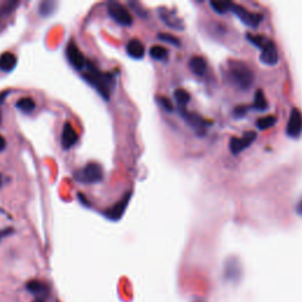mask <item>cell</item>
Returning <instances> with one entry per match:
<instances>
[{
  "instance_id": "cell-1",
  "label": "cell",
  "mask_w": 302,
  "mask_h": 302,
  "mask_svg": "<svg viewBox=\"0 0 302 302\" xmlns=\"http://www.w3.org/2000/svg\"><path fill=\"white\" fill-rule=\"evenodd\" d=\"M88 71L84 73V78L91 84L94 88L100 92V95L105 100H109L110 94H111L113 86H115V80L113 77L109 73H103L98 71L94 65L88 64Z\"/></svg>"
},
{
  "instance_id": "cell-2",
  "label": "cell",
  "mask_w": 302,
  "mask_h": 302,
  "mask_svg": "<svg viewBox=\"0 0 302 302\" xmlns=\"http://www.w3.org/2000/svg\"><path fill=\"white\" fill-rule=\"evenodd\" d=\"M228 76L233 84L241 90H249L254 83V72L243 62H229Z\"/></svg>"
},
{
  "instance_id": "cell-3",
  "label": "cell",
  "mask_w": 302,
  "mask_h": 302,
  "mask_svg": "<svg viewBox=\"0 0 302 302\" xmlns=\"http://www.w3.org/2000/svg\"><path fill=\"white\" fill-rule=\"evenodd\" d=\"M229 11L233 12L244 25L249 26V28H258L263 19L262 14L253 13V12H249L246 7H243V6L235 4V2L232 1H230Z\"/></svg>"
},
{
  "instance_id": "cell-4",
  "label": "cell",
  "mask_w": 302,
  "mask_h": 302,
  "mask_svg": "<svg viewBox=\"0 0 302 302\" xmlns=\"http://www.w3.org/2000/svg\"><path fill=\"white\" fill-rule=\"evenodd\" d=\"M103 177V169H101V167L97 163L86 164L84 168L80 170L79 172L76 173L77 181L89 184L100 183Z\"/></svg>"
},
{
  "instance_id": "cell-5",
  "label": "cell",
  "mask_w": 302,
  "mask_h": 302,
  "mask_svg": "<svg viewBox=\"0 0 302 302\" xmlns=\"http://www.w3.org/2000/svg\"><path fill=\"white\" fill-rule=\"evenodd\" d=\"M107 12L110 17L115 20L116 23L122 26H131L133 25V16L130 14L129 10L124 7L123 5L117 1H110L107 4Z\"/></svg>"
},
{
  "instance_id": "cell-6",
  "label": "cell",
  "mask_w": 302,
  "mask_h": 302,
  "mask_svg": "<svg viewBox=\"0 0 302 302\" xmlns=\"http://www.w3.org/2000/svg\"><path fill=\"white\" fill-rule=\"evenodd\" d=\"M179 113H181L182 117L184 118V121L187 122L188 124L195 130V133L200 136H203L205 134V131H207V127L210 125V122H205V119L201 117L197 113L189 112L185 110V107H182V109H178Z\"/></svg>"
},
{
  "instance_id": "cell-7",
  "label": "cell",
  "mask_w": 302,
  "mask_h": 302,
  "mask_svg": "<svg viewBox=\"0 0 302 302\" xmlns=\"http://www.w3.org/2000/svg\"><path fill=\"white\" fill-rule=\"evenodd\" d=\"M256 138H258V134L254 131H246L242 137H233L229 142L230 151H232V154L238 155L240 152L246 150L247 148H249Z\"/></svg>"
},
{
  "instance_id": "cell-8",
  "label": "cell",
  "mask_w": 302,
  "mask_h": 302,
  "mask_svg": "<svg viewBox=\"0 0 302 302\" xmlns=\"http://www.w3.org/2000/svg\"><path fill=\"white\" fill-rule=\"evenodd\" d=\"M286 134L291 138H299L302 134V112L298 107H294L291 111L288 123H287Z\"/></svg>"
},
{
  "instance_id": "cell-9",
  "label": "cell",
  "mask_w": 302,
  "mask_h": 302,
  "mask_svg": "<svg viewBox=\"0 0 302 302\" xmlns=\"http://www.w3.org/2000/svg\"><path fill=\"white\" fill-rule=\"evenodd\" d=\"M158 16H160L161 20L170 29L177 30V31H183L185 29L184 22L182 20V18L177 16L176 11H171L167 7H160Z\"/></svg>"
},
{
  "instance_id": "cell-10",
  "label": "cell",
  "mask_w": 302,
  "mask_h": 302,
  "mask_svg": "<svg viewBox=\"0 0 302 302\" xmlns=\"http://www.w3.org/2000/svg\"><path fill=\"white\" fill-rule=\"evenodd\" d=\"M131 195H133V193L130 191V193H128L127 195H125L123 199L121 200V201L116 203L113 207L107 209L105 213H104V215H105V216L111 221L121 220L122 216H123L124 213H125V210H127L128 204H129V202H130Z\"/></svg>"
},
{
  "instance_id": "cell-11",
  "label": "cell",
  "mask_w": 302,
  "mask_h": 302,
  "mask_svg": "<svg viewBox=\"0 0 302 302\" xmlns=\"http://www.w3.org/2000/svg\"><path fill=\"white\" fill-rule=\"evenodd\" d=\"M260 61H261L265 65L268 67H274L279 63V53H277L276 45L273 40H269V43L266 45L261 50L260 53Z\"/></svg>"
},
{
  "instance_id": "cell-12",
  "label": "cell",
  "mask_w": 302,
  "mask_h": 302,
  "mask_svg": "<svg viewBox=\"0 0 302 302\" xmlns=\"http://www.w3.org/2000/svg\"><path fill=\"white\" fill-rule=\"evenodd\" d=\"M67 56L70 64L72 65L74 68H77V70H82V68H84L86 67V61L84 56H83V53L80 52L76 44L73 43L68 44L67 49Z\"/></svg>"
},
{
  "instance_id": "cell-13",
  "label": "cell",
  "mask_w": 302,
  "mask_h": 302,
  "mask_svg": "<svg viewBox=\"0 0 302 302\" xmlns=\"http://www.w3.org/2000/svg\"><path fill=\"white\" fill-rule=\"evenodd\" d=\"M78 136H77L76 130L73 129V127L70 123H65L64 128H63V134H62V144L64 149H70L77 143Z\"/></svg>"
},
{
  "instance_id": "cell-14",
  "label": "cell",
  "mask_w": 302,
  "mask_h": 302,
  "mask_svg": "<svg viewBox=\"0 0 302 302\" xmlns=\"http://www.w3.org/2000/svg\"><path fill=\"white\" fill-rule=\"evenodd\" d=\"M189 68L190 71L194 74H196V76L202 77L204 76L205 72H207V62H205V59L203 58L201 56H194L191 57L190 61H189Z\"/></svg>"
},
{
  "instance_id": "cell-15",
  "label": "cell",
  "mask_w": 302,
  "mask_h": 302,
  "mask_svg": "<svg viewBox=\"0 0 302 302\" xmlns=\"http://www.w3.org/2000/svg\"><path fill=\"white\" fill-rule=\"evenodd\" d=\"M127 52L131 58L142 59L145 56V46L138 39H131L127 45Z\"/></svg>"
},
{
  "instance_id": "cell-16",
  "label": "cell",
  "mask_w": 302,
  "mask_h": 302,
  "mask_svg": "<svg viewBox=\"0 0 302 302\" xmlns=\"http://www.w3.org/2000/svg\"><path fill=\"white\" fill-rule=\"evenodd\" d=\"M26 289H28L30 293H32V294L37 295V298L41 299L49 294V287L45 285L44 282L38 280L29 281V282L26 283Z\"/></svg>"
},
{
  "instance_id": "cell-17",
  "label": "cell",
  "mask_w": 302,
  "mask_h": 302,
  "mask_svg": "<svg viewBox=\"0 0 302 302\" xmlns=\"http://www.w3.org/2000/svg\"><path fill=\"white\" fill-rule=\"evenodd\" d=\"M17 65V57L13 53L5 52L0 56V70L4 72H10Z\"/></svg>"
},
{
  "instance_id": "cell-18",
  "label": "cell",
  "mask_w": 302,
  "mask_h": 302,
  "mask_svg": "<svg viewBox=\"0 0 302 302\" xmlns=\"http://www.w3.org/2000/svg\"><path fill=\"white\" fill-rule=\"evenodd\" d=\"M149 55L155 61H166L169 56V51L166 47L161 46V45H154L149 50Z\"/></svg>"
},
{
  "instance_id": "cell-19",
  "label": "cell",
  "mask_w": 302,
  "mask_h": 302,
  "mask_svg": "<svg viewBox=\"0 0 302 302\" xmlns=\"http://www.w3.org/2000/svg\"><path fill=\"white\" fill-rule=\"evenodd\" d=\"M268 101L266 100L265 94H263L262 90H258L255 92V97H254V104H253V109L258 110V111H266L268 110Z\"/></svg>"
},
{
  "instance_id": "cell-20",
  "label": "cell",
  "mask_w": 302,
  "mask_h": 302,
  "mask_svg": "<svg viewBox=\"0 0 302 302\" xmlns=\"http://www.w3.org/2000/svg\"><path fill=\"white\" fill-rule=\"evenodd\" d=\"M276 122H277L276 116L273 115L265 116V117L259 118L258 121H256V128H258L260 131H265L269 129V128L274 127V125L276 124Z\"/></svg>"
},
{
  "instance_id": "cell-21",
  "label": "cell",
  "mask_w": 302,
  "mask_h": 302,
  "mask_svg": "<svg viewBox=\"0 0 302 302\" xmlns=\"http://www.w3.org/2000/svg\"><path fill=\"white\" fill-rule=\"evenodd\" d=\"M246 38L250 44H253L254 46L258 47L259 50H262L263 47L269 43V40H270L269 38L265 37V35L253 34H246Z\"/></svg>"
},
{
  "instance_id": "cell-22",
  "label": "cell",
  "mask_w": 302,
  "mask_h": 302,
  "mask_svg": "<svg viewBox=\"0 0 302 302\" xmlns=\"http://www.w3.org/2000/svg\"><path fill=\"white\" fill-rule=\"evenodd\" d=\"M173 97H175V101H177L178 109L187 106V104L189 103L191 100L190 95L188 94L184 89H176L175 91H173Z\"/></svg>"
},
{
  "instance_id": "cell-23",
  "label": "cell",
  "mask_w": 302,
  "mask_h": 302,
  "mask_svg": "<svg viewBox=\"0 0 302 302\" xmlns=\"http://www.w3.org/2000/svg\"><path fill=\"white\" fill-rule=\"evenodd\" d=\"M240 266L235 260H230L229 263L226 266V276L229 277V280H234L235 277L240 276Z\"/></svg>"
},
{
  "instance_id": "cell-24",
  "label": "cell",
  "mask_w": 302,
  "mask_h": 302,
  "mask_svg": "<svg viewBox=\"0 0 302 302\" xmlns=\"http://www.w3.org/2000/svg\"><path fill=\"white\" fill-rule=\"evenodd\" d=\"M17 107L19 110H22L23 112H32L35 109V103L32 98L30 97H24L22 100L17 101Z\"/></svg>"
},
{
  "instance_id": "cell-25",
  "label": "cell",
  "mask_w": 302,
  "mask_h": 302,
  "mask_svg": "<svg viewBox=\"0 0 302 302\" xmlns=\"http://www.w3.org/2000/svg\"><path fill=\"white\" fill-rule=\"evenodd\" d=\"M210 6L213 8L214 12H216L218 14H224L227 12H229L230 7V1H222V0H213L210 1Z\"/></svg>"
},
{
  "instance_id": "cell-26",
  "label": "cell",
  "mask_w": 302,
  "mask_h": 302,
  "mask_svg": "<svg viewBox=\"0 0 302 302\" xmlns=\"http://www.w3.org/2000/svg\"><path fill=\"white\" fill-rule=\"evenodd\" d=\"M157 38L160 40L164 41V43L172 45V46H175V47H181V45H182L181 40H179L177 37H175V35H172L170 34H158Z\"/></svg>"
},
{
  "instance_id": "cell-27",
  "label": "cell",
  "mask_w": 302,
  "mask_h": 302,
  "mask_svg": "<svg viewBox=\"0 0 302 302\" xmlns=\"http://www.w3.org/2000/svg\"><path fill=\"white\" fill-rule=\"evenodd\" d=\"M55 8H56V2L47 0V1L41 2L40 7H39V12L41 16L47 17V16H50V14L53 13Z\"/></svg>"
},
{
  "instance_id": "cell-28",
  "label": "cell",
  "mask_w": 302,
  "mask_h": 302,
  "mask_svg": "<svg viewBox=\"0 0 302 302\" xmlns=\"http://www.w3.org/2000/svg\"><path fill=\"white\" fill-rule=\"evenodd\" d=\"M156 101H157V103L160 104V106L162 107L163 110H166L167 112H172L173 110H175L173 104L171 103V101H170L169 98L163 97V96H157Z\"/></svg>"
},
{
  "instance_id": "cell-29",
  "label": "cell",
  "mask_w": 302,
  "mask_h": 302,
  "mask_svg": "<svg viewBox=\"0 0 302 302\" xmlns=\"http://www.w3.org/2000/svg\"><path fill=\"white\" fill-rule=\"evenodd\" d=\"M18 5H19V2H18V1L5 2V4L2 5L1 7H0V17L8 16V14L12 13V12L14 11V8H16Z\"/></svg>"
},
{
  "instance_id": "cell-30",
  "label": "cell",
  "mask_w": 302,
  "mask_h": 302,
  "mask_svg": "<svg viewBox=\"0 0 302 302\" xmlns=\"http://www.w3.org/2000/svg\"><path fill=\"white\" fill-rule=\"evenodd\" d=\"M249 109H250L249 106L237 105L234 109V111H233V115H234L235 118H242V117H244V116L247 115L248 110H249Z\"/></svg>"
},
{
  "instance_id": "cell-31",
  "label": "cell",
  "mask_w": 302,
  "mask_h": 302,
  "mask_svg": "<svg viewBox=\"0 0 302 302\" xmlns=\"http://www.w3.org/2000/svg\"><path fill=\"white\" fill-rule=\"evenodd\" d=\"M130 6L134 8V11L136 12L139 17H142V18L148 17V12H146L145 8L143 7L140 4H138V2H130Z\"/></svg>"
},
{
  "instance_id": "cell-32",
  "label": "cell",
  "mask_w": 302,
  "mask_h": 302,
  "mask_svg": "<svg viewBox=\"0 0 302 302\" xmlns=\"http://www.w3.org/2000/svg\"><path fill=\"white\" fill-rule=\"evenodd\" d=\"M5 148H6V140H5L4 137H2L1 134H0V151L4 150Z\"/></svg>"
},
{
  "instance_id": "cell-33",
  "label": "cell",
  "mask_w": 302,
  "mask_h": 302,
  "mask_svg": "<svg viewBox=\"0 0 302 302\" xmlns=\"http://www.w3.org/2000/svg\"><path fill=\"white\" fill-rule=\"evenodd\" d=\"M297 214L300 215L302 217V199L299 201V203L297 204Z\"/></svg>"
},
{
  "instance_id": "cell-34",
  "label": "cell",
  "mask_w": 302,
  "mask_h": 302,
  "mask_svg": "<svg viewBox=\"0 0 302 302\" xmlns=\"http://www.w3.org/2000/svg\"><path fill=\"white\" fill-rule=\"evenodd\" d=\"M5 97H6V95H5V94H1V95H0V104L2 103V101H4V98H5Z\"/></svg>"
},
{
  "instance_id": "cell-35",
  "label": "cell",
  "mask_w": 302,
  "mask_h": 302,
  "mask_svg": "<svg viewBox=\"0 0 302 302\" xmlns=\"http://www.w3.org/2000/svg\"><path fill=\"white\" fill-rule=\"evenodd\" d=\"M34 302H45V301H44L43 299H41V298H37V299H35V300H34Z\"/></svg>"
},
{
  "instance_id": "cell-36",
  "label": "cell",
  "mask_w": 302,
  "mask_h": 302,
  "mask_svg": "<svg viewBox=\"0 0 302 302\" xmlns=\"http://www.w3.org/2000/svg\"><path fill=\"white\" fill-rule=\"evenodd\" d=\"M1 182H2L1 181V175H0V187H1Z\"/></svg>"
},
{
  "instance_id": "cell-37",
  "label": "cell",
  "mask_w": 302,
  "mask_h": 302,
  "mask_svg": "<svg viewBox=\"0 0 302 302\" xmlns=\"http://www.w3.org/2000/svg\"><path fill=\"white\" fill-rule=\"evenodd\" d=\"M0 122H1V115H0Z\"/></svg>"
},
{
  "instance_id": "cell-38",
  "label": "cell",
  "mask_w": 302,
  "mask_h": 302,
  "mask_svg": "<svg viewBox=\"0 0 302 302\" xmlns=\"http://www.w3.org/2000/svg\"><path fill=\"white\" fill-rule=\"evenodd\" d=\"M195 302H203V301H195Z\"/></svg>"
}]
</instances>
